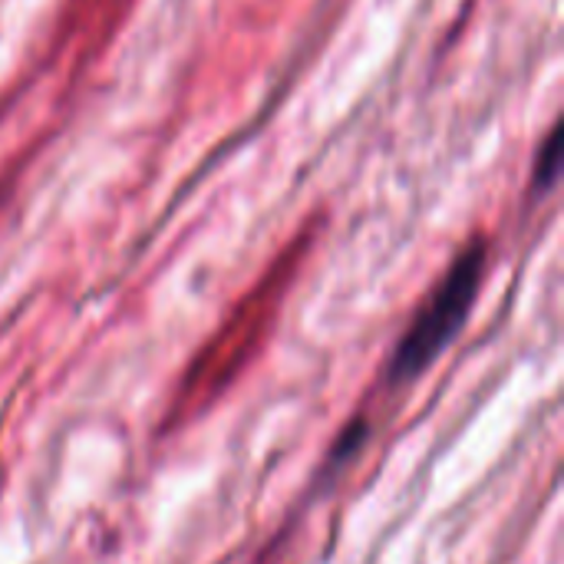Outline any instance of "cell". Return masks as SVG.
I'll return each instance as SVG.
<instances>
[{
    "instance_id": "2",
    "label": "cell",
    "mask_w": 564,
    "mask_h": 564,
    "mask_svg": "<svg viewBox=\"0 0 564 564\" xmlns=\"http://www.w3.org/2000/svg\"><path fill=\"white\" fill-rule=\"evenodd\" d=\"M558 149H562V132L552 129L545 145H542V155H539V165H535V188L549 192L555 175H558Z\"/></svg>"
},
{
    "instance_id": "1",
    "label": "cell",
    "mask_w": 564,
    "mask_h": 564,
    "mask_svg": "<svg viewBox=\"0 0 564 564\" xmlns=\"http://www.w3.org/2000/svg\"><path fill=\"white\" fill-rule=\"evenodd\" d=\"M482 271H486V245L473 241L449 268V274L440 281V288L433 291V297L426 301V307L416 314L413 327L403 334L400 347L393 350L387 380L390 387H403L413 383L459 334V327L466 324L473 301L479 294L482 284Z\"/></svg>"
}]
</instances>
